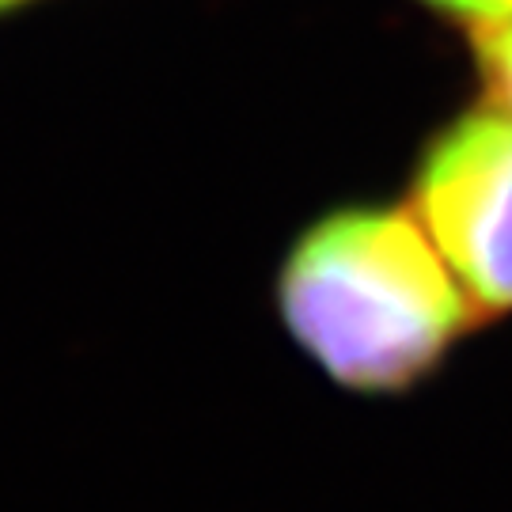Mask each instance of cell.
<instances>
[{
    "instance_id": "cell-1",
    "label": "cell",
    "mask_w": 512,
    "mask_h": 512,
    "mask_svg": "<svg viewBox=\"0 0 512 512\" xmlns=\"http://www.w3.org/2000/svg\"><path fill=\"white\" fill-rule=\"evenodd\" d=\"M274 315L330 387L372 403L418 395L486 327L406 198L311 213L277 258Z\"/></svg>"
},
{
    "instance_id": "cell-4",
    "label": "cell",
    "mask_w": 512,
    "mask_h": 512,
    "mask_svg": "<svg viewBox=\"0 0 512 512\" xmlns=\"http://www.w3.org/2000/svg\"><path fill=\"white\" fill-rule=\"evenodd\" d=\"M421 12L437 23H448L463 35H475L497 19L512 16V0H414Z\"/></svg>"
},
{
    "instance_id": "cell-3",
    "label": "cell",
    "mask_w": 512,
    "mask_h": 512,
    "mask_svg": "<svg viewBox=\"0 0 512 512\" xmlns=\"http://www.w3.org/2000/svg\"><path fill=\"white\" fill-rule=\"evenodd\" d=\"M467 46H471L478 95L512 110V16L467 35Z\"/></svg>"
},
{
    "instance_id": "cell-5",
    "label": "cell",
    "mask_w": 512,
    "mask_h": 512,
    "mask_svg": "<svg viewBox=\"0 0 512 512\" xmlns=\"http://www.w3.org/2000/svg\"><path fill=\"white\" fill-rule=\"evenodd\" d=\"M27 4H35V0H0V19L19 12V8H27Z\"/></svg>"
},
{
    "instance_id": "cell-2",
    "label": "cell",
    "mask_w": 512,
    "mask_h": 512,
    "mask_svg": "<svg viewBox=\"0 0 512 512\" xmlns=\"http://www.w3.org/2000/svg\"><path fill=\"white\" fill-rule=\"evenodd\" d=\"M403 198L482 323L512 319V110L475 95L440 114L410 152Z\"/></svg>"
}]
</instances>
